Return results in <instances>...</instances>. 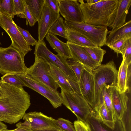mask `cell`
<instances>
[{"instance_id":"42","label":"cell","mask_w":131,"mask_h":131,"mask_svg":"<svg viewBox=\"0 0 131 131\" xmlns=\"http://www.w3.org/2000/svg\"><path fill=\"white\" fill-rule=\"evenodd\" d=\"M100 0H87L86 3L89 5H92L99 2Z\"/></svg>"},{"instance_id":"6","label":"cell","mask_w":131,"mask_h":131,"mask_svg":"<svg viewBox=\"0 0 131 131\" xmlns=\"http://www.w3.org/2000/svg\"><path fill=\"white\" fill-rule=\"evenodd\" d=\"M62 104L76 116L77 120L85 121L93 110L82 95L61 90Z\"/></svg>"},{"instance_id":"4","label":"cell","mask_w":131,"mask_h":131,"mask_svg":"<svg viewBox=\"0 0 131 131\" xmlns=\"http://www.w3.org/2000/svg\"><path fill=\"white\" fill-rule=\"evenodd\" d=\"M25 55L10 46L0 47V74L25 73L27 69L24 61Z\"/></svg>"},{"instance_id":"36","label":"cell","mask_w":131,"mask_h":131,"mask_svg":"<svg viewBox=\"0 0 131 131\" xmlns=\"http://www.w3.org/2000/svg\"><path fill=\"white\" fill-rule=\"evenodd\" d=\"M121 54L123 58L125 59L128 64L131 63V38L126 41L125 47Z\"/></svg>"},{"instance_id":"25","label":"cell","mask_w":131,"mask_h":131,"mask_svg":"<svg viewBox=\"0 0 131 131\" xmlns=\"http://www.w3.org/2000/svg\"><path fill=\"white\" fill-rule=\"evenodd\" d=\"M30 12L38 22L41 16L45 0H24Z\"/></svg>"},{"instance_id":"34","label":"cell","mask_w":131,"mask_h":131,"mask_svg":"<svg viewBox=\"0 0 131 131\" xmlns=\"http://www.w3.org/2000/svg\"><path fill=\"white\" fill-rule=\"evenodd\" d=\"M56 121L62 131H75L73 124L68 120L59 118Z\"/></svg>"},{"instance_id":"24","label":"cell","mask_w":131,"mask_h":131,"mask_svg":"<svg viewBox=\"0 0 131 131\" xmlns=\"http://www.w3.org/2000/svg\"><path fill=\"white\" fill-rule=\"evenodd\" d=\"M66 30L67 41L83 47L98 46L81 33L73 31Z\"/></svg>"},{"instance_id":"2","label":"cell","mask_w":131,"mask_h":131,"mask_svg":"<svg viewBox=\"0 0 131 131\" xmlns=\"http://www.w3.org/2000/svg\"><path fill=\"white\" fill-rule=\"evenodd\" d=\"M119 0L100 1L92 5L78 1L85 23L97 26L107 27L113 22L118 7Z\"/></svg>"},{"instance_id":"30","label":"cell","mask_w":131,"mask_h":131,"mask_svg":"<svg viewBox=\"0 0 131 131\" xmlns=\"http://www.w3.org/2000/svg\"><path fill=\"white\" fill-rule=\"evenodd\" d=\"M110 86H105L104 87L102 90L103 95L104 103L115 120L117 118L112 104Z\"/></svg>"},{"instance_id":"1","label":"cell","mask_w":131,"mask_h":131,"mask_svg":"<svg viewBox=\"0 0 131 131\" xmlns=\"http://www.w3.org/2000/svg\"><path fill=\"white\" fill-rule=\"evenodd\" d=\"M0 121L10 124L23 118L31 105L30 96L23 88H19L0 80Z\"/></svg>"},{"instance_id":"12","label":"cell","mask_w":131,"mask_h":131,"mask_svg":"<svg viewBox=\"0 0 131 131\" xmlns=\"http://www.w3.org/2000/svg\"><path fill=\"white\" fill-rule=\"evenodd\" d=\"M59 12L65 20L76 22L83 21L80 4L77 0H58Z\"/></svg>"},{"instance_id":"37","label":"cell","mask_w":131,"mask_h":131,"mask_svg":"<svg viewBox=\"0 0 131 131\" xmlns=\"http://www.w3.org/2000/svg\"><path fill=\"white\" fill-rule=\"evenodd\" d=\"M126 40L125 39L119 40L108 47L113 50L118 56L119 54H121L122 51L124 48L125 42Z\"/></svg>"},{"instance_id":"11","label":"cell","mask_w":131,"mask_h":131,"mask_svg":"<svg viewBox=\"0 0 131 131\" xmlns=\"http://www.w3.org/2000/svg\"><path fill=\"white\" fill-rule=\"evenodd\" d=\"M27 87L47 99L53 107L57 108L62 104L60 93L50 89L46 85L33 79L25 73H16Z\"/></svg>"},{"instance_id":"8","label":"cell","mask_w":131,"mask_h":131,"mask_svg":"<svg viewBox=\"0 0 131 131\" xmlns=\"http://www.w3.org/2000/svg\"><path fill=\"white\" fill-rule=\"evenodd\" d=\"M30 78L55 91L59 86L54 80L48 64L40 58L35 57L33 64L27 68L25 73Z\"/></svg>"},{"instance_id":"43","label":"cell","mask_w":131,"mask_h":131,"mask_svg":"<svg viewBox=\"0 0 131 131\" xmlns=\"http://www.w3.org/2000/svg\"><path fill=\"white\" fill-rule=\"evenodd\" d=\"M7 126L2 122L0 121V130H2L7 129Z\"/></svg>"},{"instance_id":"47","label":"cell","mask_w":131,"mask_h":131,"mask_svg":"<svg viewBox=\"0 0 131 131\" xmlns=\"http://www.w3.org/2000/svg\"><path fill=\"white\" fill-rule=\"evenodd\" d=\"M1 130H0V131H1Z\"/></svg>"},{"instance_id":"19","label":"cell","mask_w":131,"mask_h":131,"mask_svg":"<svg viewBox=\"0 0 131 131\" xmlns=\"http://www.w3.org/2000/svg\"><path fill=\"white\" fill-rule=\"evenodd\" d=\"M118 7L114 19L109 27L113 31L125 23L126 16L131 5V0H119Z\"/></svg>"},{"instance_id":"29","label":"cell","mask_w":131,"mask_h":131,"mask_svg":"<svg viewBox=\"0 0 131 131\" xmlns=\"http://www.w3.org/2000/svg\"><path fill=\"white\" fill-rule=\"evenodd\" d=\"M1 80L6 83L19 88H22L23 86H26L16 73L6 74L1 77Z\"/></svg>"},{"instance_id":"26","label":"cell","mask_w":131,"mask_h":131,"mask_svg":"<svg viewBox=\"0 0 131 131\" xmlns=\"http://www.w3.org/2000/svg\"><path fill=\"white\" fill-rule=\"evenodd\" d=\"M48 32L67 39V30L63 18L60 15L49 29Z\"/></svg>"},{"instance_id":"15","label":"cell","mask_w":131,"mask_h":131,"mask_svg":"<svg viewBox=\"0 0 131 131\" xmlns=\"http://www.w3.org/2000/svg\"><path fill=\"white\" fill-rule=\"evenodd\" d=\"M78 83L82 95L92 107L94 94V81L92 71L85 67Z\"/></svg>"},{"instance_id":"5","label":"cell","mask_w":131,"mask_h":131,"mask_svg":"<svg viewBox=\"0 0 131 131\" xmlns=\"http://www.w3.org/2000/svg\"><path fill=\"white\" fill-rule=\"evenodd\" d=\"M66 30L78 32L83 35L98 46L106 45L108 34L107 27L82 22L64 20Z\"/></svg>"},{"instance_id":"41","label":"cell","mask_w":131,"mask_h":131,"mask_svg":"<svg viewBox=\"0 0 131 131\" xmlns=\"http://www.w3.org/2000/svg\"><path fill=\"white\" fill-rule=\"evenodd\" d=\"M16 126L17 127L16 128L9 130L10 131H30L28 127L23 124L21 122L17 124Z\"/></svg>"},{"instance_id":"9","label":"cell","mask_w":131,"mask_h":131,"mask_svg":"<svg viewBox=\"0 0 131 131\" xmlns=\"http://www.w3.org/2000/svg\"><path fill=\"white\" fill-rule=\"evenodd\" d=\"M34 53L35 57L41 58L47 63L55 66L68 76L78 81L74 73L67 63V59L58 54H55L51 52L47 47L44 40L38 42L35 46Z\"/></svg>"},{"instance_id":"3","label":"cell","mask_w":131,"mask_h":131,"mask_svg":"<svg viewBox=\"0 0 131 131\" xmlns=\"http://www.w3.org/2000/svg\"><path fill=\"white\" fill-rule=\"evenodd\" d=\"M94 81L93 109L104 102L102 90L105 86H117L118 71L113 60L101 64L92 71Z\"/></svg>"},{"instance_id":"45","label":"cell","mask_w":131,"mask_h":131,"mask_svg":"<svg viewBox=\"0 0 131 131\" xmlns=\"http://www.w3.org/2000/svg\"><path fill=\"white\" fill-rule=\"evenodd\" d=\"M1 131H10L9 130H8L7 129H4L2 130H1Z\"/></svg>"},{"instance_id":"28","label":"cell","mask_w":131,"mask_h":131,"mask_svg":"<svg viewBox=\"0 0 131 131\" xmlns=\"http://www.w3.org/2000/svg\"><path fill=\"white\" fill-rule=\"evenodd\" d=\"M0 13L13 18L16 14L13 0H0Z\"/></svg>"},{"instance_id":"33","label":"cell","mask_w":131,"mask_h":131,"mask_svg":"<svg viewBox=\"0 0 131 131\" xmlns=\"http://www.w3.org/2000/svg\"><path fill=\"white\" fill-rule=\"evenodd\" d=\"M131 121L130 107L129 105L127 110L124 113L121 120L124 131H131Z\"/></svg>"},{"instance_id":"38","label":"cell","mask_w":131,"mask_h":131,"mask_svg":"<svg viewBox=\"0 0 131 131\" xmlns=\"http://www.w3.org/2000/svg\"><path fill=\"white\" fill-rule=\"evenodd\" d=\"M75 131H91L89 124L86 122L77 120L74 122Z\"/></svg>"},{"instance_id":"31","label":"cell","mask_w":131,"mask_h":131,"mask_svg":"<svg viewBox=\"0 0 131 131\" xmlns=\"http://www.w3.org/2000/svg\"><path fill=\"white\" fill-rule=\"evenodd\" d=\"M67 63L74 73L79 82L83 70L85 67L81 64L73 60L72 59L67 60Z\"/></svg>"},{"instance_id":"10","label":"cell","mask_w":131,"mask_h":131,"mask_svg":"<svg viewBox=\"0 0 131 131\" xmlns=\"http://www.w3.org/2000/svg\"><path fill=\"white\" fill-rule=\"evenodd\" d=\"M13 18L0 13V26L9 35L11 41L10 46L26 55L32 49L16 27Z\"/></svg>"},{"instance_id":"7","label":"cell","mask_w":131,"mask_h":131,"mask_svg":"<svg viewBox=\"0 0 131 131\" xmlns=\"http://www.w3.org/2000/svg\"><path fill=\"white\" fill-rule=\"evenodd\" d=\"M22 123L27 126L30 131H62L56 119L41 112H31L25 113Z\"/></svg>"},{"instance_id":"20","label":"cell","mask_w":131,"mask_h":131,"mask_svg":"<svg viewBox=\"0 0 131 131\" xmlns=\"http://www.w3.org/2000/svg\"><path fill=\"white\" fill-rule=\"evenodd\" d=\"M106 45L109 46L116 41L122 39L131 38V20H130L122 26L113 31H108Z\"/></svg>"},{"instance_id":"18","label":"cell","mask_w":131,"mask_h":131,"mask_svg":"<svg viewBox=\"0 0 131 131\" xmlns=\"http://www.w3.org/2000/svg\"><path fill=\"white\" fill-rule=\"evenodd\" d=\"M131 73V63L128 64L123 58L117 76V86L120 93L130 92Z\"/></svg>"},{"instance_id":"44","label":"cell","mask_w":131,"mask_h":131,"mask_svg":"<svg viewBox=\"0 0 131 131\" xmlns=\"http://www.w3.org/2000/svg\"><path fill=\"white\" fill-rule=\"evenodd\" d=\"M2 94V90L1 86L0 84V96H1Z\"/></svg>"},{"instance_id":"32","label":"cell","mask_w":131,"mask_h":131,"mask_svg":"<svg viewBox=\"0 0 131 131\" xmlns=\"http://www.w3.org/2000/svg\"><path fill=\"white\" fill-rule=\"evenodd\" d=\"M16 15L20 18H26L24 0H13Z\"/></svg>"},{"instance_id":"13","label":"cell","mask_w":131,"mask_h":131,"mask_svg":"<svg viewBox=\"0 0 131 131\" xmlns=\"http://www.w3.org/2000/svg\"><path fill=\"white\" fill-rule=\"evenodd\" d=\"M50 68L52 77L61 89L71 93L81 95L78 82L68 76L63 71L56 66L48 63Z\"/></svg>"},{"instance_id":"39","label":"cell","mask_w":131,"mask_h":131,"mask_svg":"<svg viewBox=\"0 0 131 131\" xmlns=\"http://www.w3.org/2000/svg\"><path fill=\"white\" fill-rule=\"evenodd\" d=\"M25 13L26 17V25H28L29 24L30 26L31 27L34 26L37 21L32 15L26 4L25 7Z\"/></svg>"},{"instance_id":"16","label":"cell","mask_w":131,"mask_h":131,"mask_svg":"<svg viewBox=\"0 0 131 131\" xmlns=\"http://www.w3.org/2000/svg\"><path fill=\"white\" fill-rule=\"evenodd\" d=\"M73 60L82 64L92 71L99 65L90 57L82 47L67 41Z\"/></svg>"},{"instance_id":"46","label":"cell","mask_w":131,"mask_h":131,"mask_svg":"<svg viewBox=\"0 0 131 131\" xmlns=\"http://www.w3.org/2000/svg\"><path fill=\"white\" fill-rule=\"evenodd\" d=\"M1 43H0V45H1Z\"/></svg>"},{"instance_id":"35","label":"cell","mask_w":131,"mask_h":131,"mask_svg":"<svg viewBox=\"0 0 131 131\" xmlns=\"http://www.w3.org/2000/svg\"><path fill=\"white\" fill-rule=\"evenodd\" d=\"M16 27L25 40L29 45L35 46L38 43V41L32 37L28 31L21 28L17 25Z\"/></svg>"},{"instance_id":"17","label":"cell","mask_w":131,"mask_h":131,"mask_svg":"<svg viewBox=\"0 0 131 131\" xmlns=\"http://www.w3.org/2000/svg\"><path fill=\"white\" fill-rule=\"evenodd\" d=\"M111 100L115 116L121 120L129 106V98L127 93H120L116 86H110Z\"/></svg>"},{"instance_id":"14","label":"cell","mask_w":131,"mask_h":131,"mask_svg":"<svg viewBox=\"0 0 131 131\" xmlns=\"http://www.w3.org/2000/svg\"><path fill=\"white\" fill-rule=\"evenodd\" d=\"M60 15L47 4H44L42 15L38 22V42L43 40L51 26Z\"/></svg>"},{"instance_id":"40","label":"cell","mask_w":131,"mask_h":131,"mask_svg":"<svg viewBox=\"0 0 131 131\" xmlns=\"http://www.w3.org/2000/svg\"><path fill=\"white\" fill-rule=\"evenodd\" d=\"M45 3L56 12L59 13L58 0H45Z\"/></svg>"},{"instance_id":"27","label":"cell","mask_w":131,"mask_h":131,"mask_svg":"<svg viewBox=\"0 0 131 131\" xmlns=\"http://www.w3.org/2000/svg\"><path fill=\"white\" fill-rule=\"evenodd\" d=\"M91 58L99 65L101 64L106 51L100 47H83Z\"/></svg>"},{"instance_id":"22","label":"cell","mask_w":131,"mask_h":131,"mask_svg":"<svg viewBox=\"0 0 131 131\" xmlns=\"http://www.w3.org/2000/svg\"><path fill=\"white\" fill-rule=\"evenodd\" d=\"M115 121V126L113 129L103 124L92 114L88 116L85 121L89 125L91 131H124L121 120L116 118Z\"/></svg>"},{"instance_id":"23","label":"cell","mask_w":131,"mask_h":131,"mask_svg":"<svg viewBox=\"0 0 131 131\" xmlns=\"http://www.w3.org/2000/svg\"><path fill=\"white\" fill-rule=\"evenodd\" d=\"M92 110L91 114L109 128L112 129L114 128L115 120L106 107L104 101L99 106Z\"/></svg>"},{"instance_id":"21","label":"cell","mask_w":131,"mask_h":131,"mask_svg":"<svg viewBox=\"0 0 131 131\" xmlns=\"http://www.w3.org/2000/svg\"><path fill=\"white\" fill-rule=\"evenodd\" d=\"M46 39L50 46L58 54L66 59H72L71 52L67 43L59 40L55 36L48 32L46 36Z\"/></svg>"}]
</instances>
